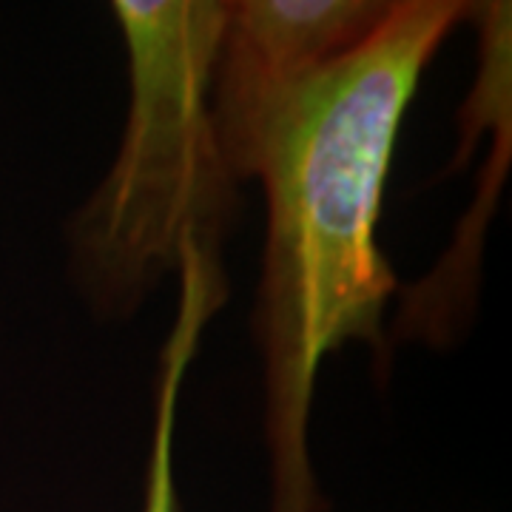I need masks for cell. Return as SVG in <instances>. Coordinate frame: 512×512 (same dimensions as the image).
<instances>
[{"label":"cell","instance_id":"obj_1","mask_svg":"<svg viewBox=\"0 0 512 512\" xmlns=\"http://www.w3.org/2000/svg\"><path fill=\"white\" fill-rule=\"evenodd\" d=\"M473 0H393L382 29L333 66L259 174L265 242L251 342L262 367L268 512H328L311 456L325 359L367 345L387 373L399 274L379 242L390 168L421 77Z\"/></svg>","mask_w":512,"mask_h":512},{"label":"cell","instance_id":"obj_2","mask_svg":"<svg viewBox=\"0 0 512 512\" xmlns=\"http://www.w3.org/2000/svg\"><path fill=\"white\" fill-rule=\"evenodd\" d=\"M128 106L117 154L63 222L66 282L100 325H126L188 256L225 265L242 217L208 106L225 0H114Z\"/></svg>","mask_w":512,"mask_h":512},{"label":"cell","instance_id":"obj_3","mask_svg":"<svg viewBox=\"0 0 512 512\" xmlns=\"http://www.w3.org/2000/svg\"><path fill=\"white\" fill-rule=\"evenodd\" d=\"M393 0H225L208 106L228 171L256 183L325 74L382 29Z\"/></svg>","mask_w":512,"mask_h":512},{"label":"cell","instance_id":"obj_4","mask_svg":"<svg viewBox=\"0 0 512 512\" xmlns=\"http://www.w3.org/2000/svg\"><path fill=\"white\" fill-rule=\"evenodd\" d=\"M228 296H231V279L225 274V265H214L200 254L185 262V268L177 276L174 319L157 359L140 512H183V498L177 484V433H180L183 390L188 373L200 356L205 330L211 319L225 308Z\"/></svg>","mask_w":512,"mask_h":512}]
</instances>
